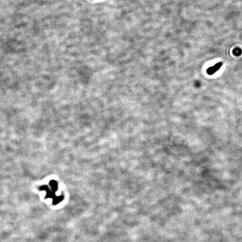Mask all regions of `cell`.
I'll return each instance as SVG.
<instances>
[{"instance_id": "cell-1", "label": "cell", "mask_w": 242, "mask_h": 242, "mask_svg": "<svg viewBox=\"0 0 242 242\" xmlns=\"http://www.w3.org/2000/svg\"><path fill=\"white\" fill-rule=\"evenodd\" d=\"M43 188H42V190H46L47 191V194H46V199L47 198H51L53 199V204L54 205L57 204H59L60 202H61L63 199V196H61L57 197L55 195V194L53 192H51L50 190H49L47 187V186H44L43 187Z\"/></svg>"}, {"instance_id": "cell-2", "label": "cell", "mask_w": 242, "mask_h": 242, "mask_svg": "<svg viewBox=\"0 0 242 242\" xmlns=\"http://www.w3.org/2000/svg\"><path fill=\"white\" fill-rule=\"evenodd\" d=\"M222 65H223L222 62H219L217 64L214 65L213 67L209 68L207 70V74H209V75H212L214 73H215L218 70H219L220 68V67H221Z\"/></svg>"}]
</instances>
